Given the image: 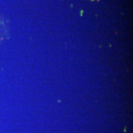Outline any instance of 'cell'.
Listing matches in <instances>:
<instances>
[{"mask_svg":"<svg viewBox=\"0 0 133 133\" xmlns=\"http://www.w3.org/2000/svg\"><path fill=\"white\" fill-rule=\"evenodd\" d=\"M84 12V10H81V16H82V14Z\"/></svg>","mask_w":133,"mask_h":133,"instance_id":"6da1fadb","label":"cell"},{"mask_svg":"<svg viewBox=\"0 0 133 133\" xmlns=\"http://www.w3.org/2000/svg\"><path fill=\"white\" fill-rule=\"evenodd\" d=\"M91 1H95V0H91Z\"/></svg>","mask_w":133,"mask_h":133,"instance_id":"7a4b0ae2","label":"cell"}]
</instances>
